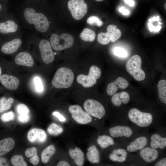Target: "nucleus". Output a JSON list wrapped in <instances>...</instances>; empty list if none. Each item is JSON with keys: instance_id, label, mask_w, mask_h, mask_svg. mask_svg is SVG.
I'll return each mask as SVG.
<instances>
[{"instance_id": "48", "label": "nucleus", "mask_w": 166, "mask_h": 166, "mask_svg": "<svg viewBox=\"0 0 166 166\" xmlns=\"http://www.w3.org/2000/svg\"><path fill=\"white\" fill-rule=\"evenodd\" d=\"M119 11L124 15H127L129 14L128 10L124 7H121L119 9Z\"/></svg>"}, {"instance_id": "2", "label": "nucleus", "mask_w": 166, "mask_h": 166, "mask_svg": "<svg viewBox=\"0 0 166 166\" xmlns=\"http://www.w3.org/2000/svg\"><path fill=\"white\" fill-rule=\"evenodd\" d=\"M22 33L20 23L14 14L6 12L0 16V36L2 38Z\"/></svg>"}, {"instance_id": "36", "label": "nucleus", "mask_w": 166, "mask_h": 166, "mask_svg": "<svg viewBox=\"0 0 166 166\" xmlns=\"http://www.w3.org/2000/svg\"><path fill=\"white\" fill-rule=\"evenodd\" d=\"M16 109L18 115L27 114L29 113V109L26 105L23 104L18 105Z\"/></svg>"}, {"instance_id": "10", "label": "nucleus", "mask_w": 166, "mask_h": 166, "mask_svg": "<svg viewBox=\"0 0 166 166\" xmlns=\"http://www.w3.org/2000/svg\"><path fill=\"white\" fill-rule=\"evenodd\" d=\"M68 7L73 18L77 20L82 18L87 11V6L84 0H69Z\"/></svg>"}, {"instance_id": "40", "label": "nucleus", "mask_w": 166, "mask_h": 166, "mask_svg": "<svg viewBox=\"0 0 166 166\" xmlns=\"http://www.w3.org/2000/svg\"><path fill=\"white\" fill-rule=\"evenodd\" d=\"M111 101L115 106L117 107L120 106L121 102L119 96V93L114 94L111 98Z\"/></svg>"}, {"instance_id": "39", "label": "nucleus", "mask_w": 166, "mask_h": 166, "mask_svg": "<svg viewBox=\"0 0 166 166\" xmlns=\"http://www.w3.org/2000/svg\"><path fill=\"white\" fill-rule=\"evenodd\" d=\"M119 94L121 102L124 104H126L128 102L130 97L128 93L123 91L119 93Z\"/></svg>"}, {"instance_id": "27", "label": "nucleus", "mask_w": 166, "mask_h": 166, "mask_svg": "<svg viewBox=\"0 0 166 166\" xmlns=\"http://www.w3.org/2000/svg\"><path fill=\"white\" fill-rule=\"evenodd\" d=\"M107 30V32L110 36V41L112 42H114L117 40L121 36V31L117 28L115 25H109L108 26Z\"/></svg>"}, {"instance_id": "41", "label": "nucleus", "mask_w": 166, "mask_h": 166, "mask_svg": "<svg viewBox=\"0 0 166 166\" xmlns=\"http://www.w3.org/2000/svg\"><path fill=\"white\" fill-rule=\"evenodd\" d=\"M37 148L34 147H30L26 149L25 152L26 156L28 157H31L37 155Z\"/></svg>"}, {"instance_id": "37", "label": "nucleus", "mask_w": 166, "mask_h": 166, "mask_svg": "<svg viewBox=\"0 0 166 166\" xmlns=\"http://www.w3.org/2000/svg\"><path fill=\"white\" fill-rule=\"evenodd\" d=\"M114 53L116 55L120 57H125L127 56L126 51L121 48H115L114 49Z\"/></svg>"}, {"instance_id": "19", "label": "nucleus", "mask_w": 166, "mask_h": 166, "mask_svg": "<svg viewBox=\"0 0 166 166\" xmlns=\"http://www.w3.org/2000/svg\"><path fill=\"white\" fill-rule=\"evenodd\" d=\"M148 140L144 136L137 137L127 146V149L130 152H136L143 148L148 144Z\"/></svg>"}, {"instance_id": "4", "label": "nucleus", "mask_w": 166, "mask_h": 166, "mask_svg": "<svg viewBox=\"0 0 166 166\" xmlns=\"http://www.w3.org/2000/svg\"><path fill=\"white\" fill-rule=\"evenodd\" d=\"M74 77V74L71 69L66 67H61L55 72L52 84L57 89L68 88L72 84Z\"/></svg>"}, {"instance_id": "43", "label": "nucleus", "mask_w": 166, "mask_h": 166, "mask_svg": "<svg viewBox=\"0 0 166 166\" xmlns=\"http://www.w3.org/2000/svg\"><path fill=\"white\" fill-rule=\"evenodd\" d=\"M53 116H55L58 118L59 120L62 122H64L66 120L65 117L59 113L57 111H55L52 113Z\"/></svg>"}, {"instance_id": "55", "label": "nucleus", "mask_w": 166, "mask_h": 166, "mask_svg": "<svg viewBox=\"0 0 166 166\" xmlns=\"http://www.w3.org/2000/svg\"><path fill=\"white\" fill-rule=\"evenodd\" d=\"M166 3H165V4H164V8H165V10H166Z\"/></svg>"}, {"instance_id": "52", "label": "nucleus", "mask_w": 166, "mask_h": 166, "mask_svg": "<svg viewBox=\"0 0 166 166\" xmlns=\"http://www.w3.org/2000/svg\"><path fill=\"white\" fill-rule=\"evenodd\" d=\"M159 19H160V18L159 16H157L156 17H154L150 19L149 20V22H152L154 21H158Z\"/></svg>"}, {"instance_id": "11", "label": "nucleus", "mask_w": 166, "mask_h": 166, "mask_svg": "<svg viewBox=\"0 0 166 166\" xmlns=\"http://www.w3.org/2000/svg\"><path fill=\"white\" fill-rule=\"evenodd\" d=\"M84 109L90 115L100 119L105 113L103 105L99 101L92 99H88L84 102Z\"/></svg>"}, {"instance_id": "26", "label": "nucleus", "mask_w": 166, "mask_h": 166, "mask_svg": "<svg viewBox=\"0 0 166 166\" xmlns=\"http://www.w3.org/2000/svg\"><path fill=\"white\" fill-rule=\"evenodd\" d=\"M55 148L53 145L51 144L46 147L41 154L42 162L44 163H47L55 154Z\"/></svg>"}, {"instance_id": "56", "label": "nucleus", "mask_w": 166, "mask_h": 166, "mask_svg": "<svg viewBox=\"0 0 166 166\" xmlns=\"http://www.w3.org/2000/svg\"><path fill=\"white\" fill-rule=\"evenodd\" d=\"M99 0V1H100V0Z\"/></svg>"}, {"instance_id": "51", "label": "nucleus", "mask_w": 166, "mask_h": 166, "mask_svg": "<svg viewBox=\"0 0 166 166\" xmlns=\"http://www.w3.org/2000/svg\"><path fill=\"white\" fill-rule=\"evenodd\" d=\"M124 2L130 6H133L134 2L132 0H124Z\"/></svg>"}, {"instance_id": "15", "label": "nucleus", "mask_w": 166, "mask_h": 166, "mask_svg": "<svg viewBox=\"0 0 166 166\" xmlns=\"http://www.w3.org/2000/svg\"><path fill=\"white\" fill-rule=\"evenodd\" d=\"M109 132L110 135L113 137L123 136L129 137L132 134L131 128L127 126H113L109 129Z\"/></svg>"}, {"instance_id": "23", "label": "nucleus", "mask_w": 166, "mask_h": 166, "mask_svg": "<svg viewBox=\"0 0 166 166\" xmlns=\"http://www.w3.org/2000/svg\"><path fill=\"white\" fill-rule=\"evenodd\" d=\"M150 146L153 148H160L163 149L166 146V138L161 137L158 134L155 133L151 136Z\"/></svg>"}, {"instance_id": "29", "label": "nucleus", "mask_w": 166, "mask_h": 166, "mask_svg": "<svg viewBox=\"0 0 166 166\" xmlns=\"http://www.w3.org/2000/svg\"><path fill=\"white\" fill-rule=\"evenodd\" d=\"M80 36L81 39L85 41L92 42L95 40L96 34L91 29L86 28L84 29Z\"/></svg>"}, {"instance_id": "13", "label": "nucleus", "mask_w": 166, "mask_h": 166, "mask_svg": "<svg viewBox=\"0 0 166 166\" xmlns=\"http://www.w3.org/2000/svg\"><path fill=\"white\" fill-rule=\"evenodd\" d=\"M47 134L43 130L33 128L31 129L27 134L28 140L31 143H42L46 140Z\"/></svg>"}, {"instance_id": "5", "label": "nucleus", "mask_w": 166, "mask_h": 166, "mask_svg": "<svg viewBox=\"0 0 166 166\" xmlns=\"http://www.w3.org/2000/svg\"><path fill=\"white\" fill-rule=\"evenodd\" d=\"M142 60L137 55H133L129 59L126 64L127 72L136 81H142L145 77V74L141 69Z\"/></svg>"}, {"instance_id": "53", "label": "nucleus", "mask_w": 166, "mask_h": 166, "mask_svg": "<svg viewBox=\"0 0 166 166\" xmlns=\"http://www.w3.org/2000/svg\"><path fill=\"white\" fill-rule=\"evenodd\" d=\"M1 73H2V70H1V68L0 66V79L1 77Z\"/></svg>"}, {"instance_id": "18", "label": "nucleus", "mask_w": 166, "mask_h": 166, "mask_svg": "<svg viewBox=\"0 0 166 166\" xmlns=\"http://www.w3.org/2000/svg\"><path fill=\"white\" fill-rule=\"evenodd\" d=\"M140 155L146 162L150 163L155 160L158 157L159 153L155 149L148 147L141 150Z\"/></svg>"}, {"instance_id": "44", "label": "nucleus", "mask_w": 166, "mask_h": 166, "mask_svg": "<svg viewBox=\"0 0 166 166\" xmlns=\"http://www.w3.org/2000/svg\"><path fill=\"white\" fill-rule=\"evenodd\" d=\"M148 29L150 31H154L157 32L159 31L161 28V26L160 25L156 27L154 26L151 23H149L148 24Z\"/></svg>"}, {"instance_id": "31", "label": "nucleus", "mask_w": 166, "mask_h": 166, "mask_svg": "<svg viewBox=\"0 0 166 166\" xmlns=\"http://www.w3.org/2000/svg\"><path fill=\"white\" fill-rule=\"evenodd\" d=\"M47 131L50 135L56 136L62 133L63 129L61 126L53 123L49 126Z\"/></svg>"}, {"instance_id": "8", "label": "nucleus", "mask_w": 166, "mask_h": 166, "mask_svg": "<svg viewBox=\"0 0 166 166\" xmlns=\"http://www.w3.org/2000/svg\"><path fill=\"white\" fill-rule=\"evenodd\" d=\"M128 116L132 122L141 127L149 126L152 123L153 120L152 116L151 113L141 112L135 108L129 110Z\"/></svg>"}, {"instance_id": "21", "label": "nucleus", "mask_w": 166, "mask_h": 166, "mask_svg": "<svg viewBox=\"0 0 166 166\" xmlns=\"http://www.w3.org/2000/svg\"><path fill=\"white\" fill-rule=\"evenodd\" d=\"M127 152L124 149L118 148L114 149L109 156L110 159L114 162H124L126 160Z\"/></svg>"}, {"instance_id": "49", "label": "nucleus", "mask_w": 166, "mask_h": 166, "mask_svg": "<svg viewBox=\"0 0 166 166\" xmlns=\"http://www.w3.org/2000/svg\"><path fill=\"white\" fill-rule=\"evenodd\" d=\"M57 166H70L69 164L65 161H61L57 165Z\"/></svg>"}, {"instance_id": "20", "label": "nucleus", "mask_w": 166, "mask_h": 166, "mask_svg": "<svg viewBox=\"0 0 166 166\" xmlns=\"http://www.w3.org/2000/svg\"><path fill=\"white\" fill-rule=\"evenodd\" d=\"M69 152L70 156L76 165L78 166L83 165L85 161L84 154L80 148L77 147L74 149L70 148Z\"/></svg>"}, {"instance_id": "6", "label": "nucleus", "mask_w": 166, "mask_h": 166, "mask_svg": "<svg viewBox=\"0 0 166 166\" xmlns=\"http://www.w3.org/2000/svg\"><path fill=\"white\" fill-rule=\"evenodd\" d=\"M74 42L73 37L71 35L63 33L60 35L54 33L50 37L49 42L52 47L56 50H62L71 47Z\"/></svg>"}, {"instance_id": "32", "label": "nucleus", "mask_w": 166, "mask_h": 166, "mask_svg": "<svg viewBox=\"0 0 166 166\" xmlns=\"http://www.w3.org/2000/svg\"><path fill=\"white\" fill-rule=\"evenodd\" d=\"M12 164L14 166H26L27 163L24 160L23 157L20 155L13 156L11 159Z\"/></svg>"}, {"instance_id": "30", "label": "nucleus", "mask_w": 166, "mask_h": 166, "mask_svg": "<svg viewBox=\"0 0 166 166\" xmlns=\"http://www.w3.org/2000/svg\"><path fill=\"white\" fill-rule=\"evenodd\" d=\"M14 102V99L12 98H9L6 99L5 97L0 99V113L9 109L11 107V104Z\"/></svg>"}, {"instance_id": "7", "label": "nucleus", "mask_w": 166, "mask_h": 166, "mask_svg": "<svg viewBox=\"0 0 166 166\" xmlns=\"http://www.w3.org/2000/svg\"><path fill=\"white\" fill-rule=\"evenodd\" d=\"M22 33L17 35L2 38L1 50L3 53L11 54L16 52L22 43Z\"/></svg>"}, {"instance_id": "35", "label": "nucleus", "mask_w": 166, "mask_h": 166, "mask_svg": "<svg viewBox=\"0 0 166 166\" xmlns=\"http://www.w3.org/2000/svg\"><path fill=\"white\" fill-rule=\"evenodd\" d=\"M14 114L12 111L3 113L0 117L1 120L3 122H7L13 121L14 118Z\"/></svg>"}, {"instance_id": "9", "label": "nucleus", "mask_w": 166, "mask_h": 166, "mask_svg": "<svg viewBox=\"0 0 166 166\" xmlns=\"http://www.w3.org/2000/svg\"><path fill=\"white\" fill-rule=\"evenodd\" d=\"M101 74L100 69L96 66L92 65L90 68L88 75H79L77 77V80L84 87L89 88L96 84L97 80L100 77Z\"/></svg>"}, {"instance_id": "42", "label": "nucleus", "mask_w": 166, "mask_h": 166, "mask_svg": "<svg viewBox=\"0 0 166 166\" xmlns=\"http://www.w3.org/2000/svg\"><path fill=\"white\" fill-rule=\"evenodd\" d=\"M18 120L23 123L27 122L29 120L30 117L29 114L18 115Z\"/></svg>"}, {"instance_id": "33", "label": "nucleus", "mask_w": 166, "mask_h": 166, "mask_svg": "<svg viewBox=\"0 0 166 166\" xmlns=\"http://www.w3.org/2000/svg\"><path fill=\"white\" fill-rule=\"evenodd\" d=\"M97 41L100 44L105 45L109 44L110 42V36L107 32H101L97 36Z\"/></svg>"}, {"instance_id": "1", "label": "nucleus", "mask_w": 166, "mask_h": 166, "mask_svg": "<svg viewBox=\"0 0 166 166\" xmlns=\"http://www.w3.org/2000/svg\"><path fill=\"white\" fill-rule=\"evenodd\" d=\"M25 27L37 35H44L49 31L52 22L39 6L28 5L18 13Z\"/></svg>"}, {"instance_id": "28", "label": "nucleus", "mask_w": 166, "mask_h": 166, "mask_svg": "<svg viewBox=\"0 0 166 166\" xmlns=\"http://www.w3.org/2000/svg\"><path fill=\"white\" fill-rule=\"evenodd\" d=\"M158 96L161 101L166 104V81L162 80L159 81L157 84Z\"/></svg>"}, {"instance_id": "24", "label": "nucleus", "mask_w": 166, "mask_h": 166, "mask_svg": "<svg viewBox=\"0 0 166 166\" xmlns=\"http://www.w3.org/2000/svg\"><path fill=\"white\" fill-rule=\"evenodd\" d=\"M87 158L88 160L93 164L98 163L100 161L99 152L95 145H92L87 149Z\"/></svg>"}, {"instance_id": "3", "label": "nucleus", "mask_w": 166, "mask_h": 166, "mask_svg": "<svg viewBox=\"0 0 166 166\" xmlns=\"http://www.w3.org/2000/svg\"><path fill=\"white\" fill-rule=\"evenodd\" d=\"M29 42L37 45L41 58L45 63L49 64L54 59V55L50 42L47 40L40 37L37 34L30 35Z\"/></svg>"}, {"instance_id": "46", "label": "nucleus", "mask_w": 166, "mask_h": 166, "mask_svg": "<svg viewBox=\"0 0 166 166\" xmlns=\"http://www.w3.org/2000/svg\"><path fill=\"white\" fill-rule=\"evenodd\" d=\"M155 166H166V158H164L156 163L155 165Z\"/></svg>"}, {"instance_id": "47", "label": "nucleus", "mask_w": 166, "mask_h": 166, "mask_svg": "<svg viewBox=\"0 0 166 166\" xmlns=\"http://www.w3.org/2000/svg\"><path fill=\"white\" fill-rule=\"evenodd\" d=\"M6 160L3 157H0V166H8Z\"/></svg>"}, {"instance_id": "14", "label": "nucleus", "mask_w": 166, "mask_h": 166, "mask_svg": "<svg viewBox=\"0 0 166 166\" xmlns=\"http://www.w3.org/2000/svg\"><path fill=\"white\" fill-rule=\"evenodd\" d=\"M128 85V82L124 78L122 77H118L114 81L108 85L106 88L107 93L109 95H113L116 93L119 88L125 89Z\"/></svg>"}, {"instance_id": "50", "label": "nucleus", "mask_w": 166, "mask_h": 166, "mask_svg": "<svg viewBox=\"0 0 166 166\" xmlns=\"http://www.w3.org/2000/svg\"><path fill=\"white\" fill-rule=\"evenodd\" d=\"M7 12L6 8L0 3V16Z\"/></svg>"}, {"instance_id": "17", "label": "nucleus", "mask_w": 166, "mask_h": 166, "mask_svg": "<svg viewBox=\"0 0 166 166\" xmlns=\"http://www.w3.org/2000/svg\"><path fill=\"white\" fill-rule=\"evenodd\" d=\"M0 81L4 87L10 90L16 89L20 83L19 80L18 78L6 74L1 76Z\"/></svg>"}, {"instance_id": "25", "label": "nucleus", "mask_w": 166, "mask_h": 166, "mask_svg": "<svg viewBox=\"0 0 166 166\" xmlns=\"http://www.w3.org/2000/svg\"><path fill=\"white\" fill-rule=\"evenodd\" d=\"M97 142L102 149L106 148L109 146L114 144L113 138L111 136L106 135L98 136L97 140Z\"/></svg>"}, {"instance_id": "34", "label": "nucleus", "mask_w": 166, "mask_h": 166, "mask_svg": "<svg viewBox=\"0 0 166 166\" xmlns=\"http://www.w3.org/2000/svg\"><path fill=\"white\" fill-rule=\"evenodd\" d=\"M87 22L90 25H96L99 26H101L103 24L101 20L95 16H92L88 18Z\"/></svg>"}, {"instance_id": "22", "label": "nucleus", "mask_w": 166, "mask_h": 166, "mask_svg": "<svg viewBox=\"0 0 166 166\" xmlns=\"http://www.w3.org/2000/svg\"><path fill=\"white\" fill-rule=\"evenodd\" d=\"M15 141L11 138L8 137L0 140V156L10 152L14 148Z\"/></svg>"}, {"instance_id": "38", "label": "nucleus", "mask_w": 166, "mask_h": 166, "mask_svg": "<svg viewBox=\"0 0 166 166\" xmlns=\"http://www.w3.org/2000/svg\"><path fill=\"white\" fill-rule=\"evenodd\" d=\"M34 82L37 91L41 92L43 90V87L41 79L38 77L34 79Z\"/></svg>"}, {"instance_id": "12", "label": "nucleus", "mask_w": 166, "mask_h": 166, "mask_svg": "<svg viewBox=\"0 0 166 166\" xmlns=\"http://www.w3.org/2000/svg\"><path fill=\"white\" fill-rule=\"evenodd\" d=\"M68 109L72 118L78 124H85L91 122L92 121L90 116L83 110L79 105H71Z\"/></svg>"}, {"instance_id": "45", "label": "nucleus", "mask_w": 166, "mask_h": 166, "mask_svg": "<svg viewBox=\"0 0 166 166\" xmlns=\"http://www.w3.org/2000/svg\"><path fill=\"white\" fill-rule=\"evenodd\" d=\"M30 162L34 165H37L39 162V159L37 155L32 157L30 159Z\"/></svg>"}, {"instance_id": "54", "label": "nucleus", "mask_w": 166, "mask_h": 166, "mask_svg": "<svg viewBox=\"0 0 166 166\" xmlns=\"http://www.w3.org/2000/svg\"><path fill=\"white\" fill-rule=\"evenodd\" d=\"M2 38L0 36V42L2 39Z\"/></svg>"}, {"instance_id": "16", "label": "nucleus", "mask_w": 166, "mask_h": 166, "mask_svg": "<svg viewBox=\"0 0 166 166\" xmlns=\"http://www.w3.org/2000/svg\"><path fill=\"white\" fill-rule=\"evenodd\" d=\"M14 61L17 65L31 67L34 64V61L31 54L26 51H21L15 56Z\"/></svg>"}]
</instances>
